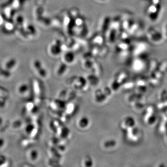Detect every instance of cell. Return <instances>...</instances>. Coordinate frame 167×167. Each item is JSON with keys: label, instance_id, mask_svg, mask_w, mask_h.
Returning a JSON list of instances; mask_svg holds the SVG:
<instances>
[{"label": "cell", "instance_id": "cell-1", "mask_svg": "<svg viewBox=\"0 0 167 167\" xmlns=\"http://www.w3.org/2000/svg\"><path fill=\"white\" fill-rule=\"evenodd\" d=\"M34 66L36 70H37L38 74L41 77L45 78L47 76L48 72L45 68L44 67L42 62H40V61H38V60L35 61L34 62Z\"/></svg>", "mask_w": 167, "mask_h": 167}, {"label": "cell", "instance_id": "cell-2", "mask_svg": "<svg viewBox=\"0 0 167 167\" xmlns=\"http://www.w3.org/2000/svg\"><path fill=\"white\" fill-rule=\"evenodd\" d=\"M17 62L16 59H11L9 61H7L5 64V68L7 70H10L13 69L16 65Z\"/></svg>", "mask_w": 167, "mask_h": 167}, {"label": "cell", "instance_id": "cell-3", "mask_svg": "<svg viewBox=\"0 0 167 167\" xmlns=\"http://www.w3.org/2000/svg\"><path fill=\"white\" fill-rule=\"evenodd\" d=\"M89 124V120L87 117H84L80 119L79 121V126L82 128H85L87 127Z\"/></svg>", "mask_w": 167, "mask_h": 167}, {"label": "cell", "instance_id": "cell-4", "mask_svg": "<svg viewBox=\"0 0 167 167\" xmlns=\"http://www.w3.org/2000/svg\"><path fill=\"white\" fill-rule=\"evenodd\" d=\"M0 76L6 78H8L11 76V72L10 70L0 67Z\"/></svg>", "mask_w": 167, "mask_h": 167}, {"label": "cell", "instance_id": "cell-5", "mask_svg": "<svg viewBox=\"0 0 167 167\" xmlns=\"http://www.w3.org/2000/svg\"><path fill=\"white\" fill-rule=\"evenodd\" d=\"M29 90V86L27 84H22L18 87V91L21 94H25Z\"/></svg>", "mask_w": 167, "mask_h": 167}, {"label": "cell", "instance_id": "cell-6", "mask_svg": "<svg viewBox=\"0 0 167 167\" xmlns=\"http://www.w3.org/2000/svg\"><path fill=\"white\" fill-rule=\"evenodd\" d=\"M64 59L67 63H72L74 61V56L71 52H68L65 55Z\"/></svg>", "mask_w": 167, "mask_h": 167}, {"label": "cell", "instance_id": "cell-7", "mask_svg": "<svg viewBox=\"0 0 167 167\" xmlns=\"http://www.w3.org/2000/svg\"><path fill=\"white\" fill-rule=\"evenodd\" d=\"M30 156L31 159H33V160H35L38 157V152L35 150L32 151L30 153Z\"/></svg>", "mask_w": 167, "mask_h": 167}, {"label": "cell", "instance_id": "cell-8", "mask_svg": "<svg viewBox=\"0 0 167 167\" xmlns=\"http://www.w3.org/2000/svg\"><path fill=\"white\" fill-rule=\"evenodd\" d=\"M5 145V140L3 138H0V148L3 147Z\"/></svg>", "mask_w": 167, "mask_h": 167}, {"label": "cell", "instance_id": "cell-9", "mask_svg": "<svg viewBox=\"0 0 167 167\" xmlns=\"http://www.w3.org/2000/svg\"><path fill=\"white\" fill-rule=\"evenodd\" d=\"M17 21L18 24H22L23 23V19L22 17L19 16L17 19Z\"/></svg>", "mask_w": 167, "mask_h": 167}]
</instances>
